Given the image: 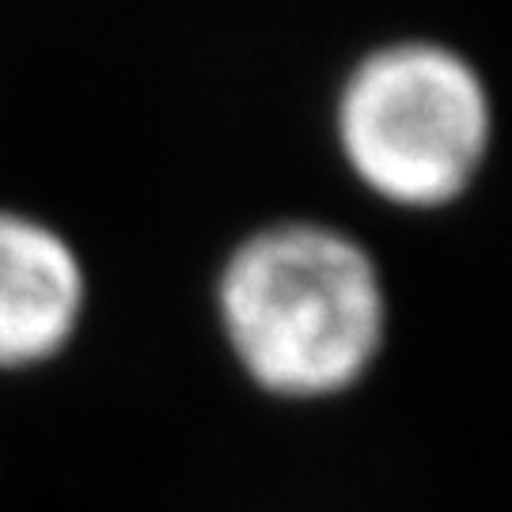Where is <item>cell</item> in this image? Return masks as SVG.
Here are the masks:
<instances>
[{"label":"cell","mask_w":512,"mask_h":512,"mask_svg":"<svg viewBox=\"0 0 512 512\" xmlns=\"http://www.w3.org/2000/svg\"><path fill=\"white\" fill-rule=\"evenodd\" d=\"M217 315L239 368L277 399L361 384L387 334V293L353 236L319 220L266 224L217 277Z\"/></svg>","instance_id":"obj_1"},{"label":"cell","mask_w":512,"mask_h":512,"mask_svg":"<svg viewBox=\"0 0 512 512\" xmlns=\"http://www.w3.org/2000/svg\"><path fill=\"white\" fill-rule=\"evenodd\" d=\"M88 277L73 243L27 213L0 209V368H35L73 342Z\"/></svg>","instance_id":"obj_3"},{"label":"cell","mask_w":512,"mask_h":512,"mask_svg":"<svg viewBox=\"0 0 512 512\" xmlns=\"http://www.w3.org/2000/svg\"><path fill=\"white\" fill-rule=\"evenodd\" d=\"M334 137L361 183L399 209H440L475 183L494 137L486 80L463 54L406 38L349 69Z\"/></svg>","instance_id":"obj_2"}]
</instances>
